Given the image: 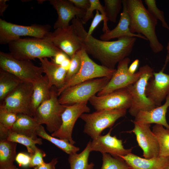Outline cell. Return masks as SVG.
<instances>
[{"mask_svg": "<svg viewBox=\"0 0 169 169\" xmlns=\"http://www.w3.org/2000/svg\"><path fill=\"white\" fill-rule=\"evenodd\" d=\"M144 2L147 6V10L157 20L161 22L162 26L169 30V27L166 22L164 12L160 10L157 7L155 0H145Z\"/></svg>", "mask_w": 169, "mask_h": 169, "instance_id": "obj_35", "label": "cell"}, {"mask_svg": "<svg viewBox=\"0 0 169 169\" xmlns=\"http://www.w3.org/2000/svg\"><path fill=\"white\" fill-rule=\"evenodd\" d=\"M152 131L158 141L159 156H169V130L162 125L155 124L153 126Z\"/></svg>", "mask_w": 169, "mask_h": 169, "instance_id": "obj_31", "label": "cell"}, {"mask_svg": "<svg viewBox=\"0 0 169 169\" xmlns=\"http://www.w3.org/2000/svg\"><path fill=\"white\" fill-rule=\"evenodd\" d=\"M70 59L71 64L66 74L65 83L77 74L79 70L81 64L79 50L77 51Z\"/></svg>", "mask_w": 169, "mask_h": 169, "instance_id": "obj_37", "label": "cell"}, {"mask_svg": "<svg viewBox=\"0 0 169 169\" xmlns=\"http://www.w3.org/2000/svg\"><path fill=\"white\" fill-rule=\"evenodd\" d=\"M111 78L102 77L89 80L69 87L58 98L62 105H69L88 101L107 84Z\"/></svg>", "mask_w": 169, "mask_h": 169, "instance_id": "obj_5", "label": "cell"}, {"mask_svg": "<svg viewBox=\"0 0 169 169\" xmlns=\"http://www.w3.org/2000/svg\"><path fill=\"white\" fill-rule=\"evenodd\" d=\"M0 169H19L17 167L14 165L13 166L5 168H0Z\"/></svg>", "mask_w": 169, "mask_h": 169, "instance_id": "obj_48", "label": "cell"}, {"mask_svg": "<svg viewBox=\"0 0 169 169\" xmlns=\"http://www.w3.org/2000/svg\"><path fill=\"white\" fill-rule=\"evenodd\" d=\"M126 3L131 32L142 34L149 41L150 46L154 53L161 51L163 47L158 40L155 30L157 20L145 8L142 0H126Z\"/></svg>", "mask_w": 169, "mask_h": 169, "instance_id": "obj_2", "label": "cell"}, {"mask_svg": "<svg viewBox=\"0 0 169 169\" xmlns=\"http://www.w3.org/2000/svg\"><path fill=\"white\" fill-rule=\"evenodd\" d=\"M76 7L85 12L90 6L89 0H69Z\"/></svg>", "mask_w": 169, "mask_h": 169, "instance_id": "obj_41", "label": "cell"}, {"mask_svg": "<svg viewBox=\"0 0 169 169\" xmlns=\"http://www.w3.org/2000/svg\"><path fill=\"white\" fill-rule=\"evenodd\" d=\"M139 60L136 59L134 60L128 67V71L130 74H133L136 72L139 64Z\"/></svg>", "mask_w": 169, "mask_h": 169, "instance_id": "obj_44", "label": "cell"}, {"mask_svg": "<svg viewBox=\"0 0 169 169\" xmlns=\"http://www.w3.org/2000/svg\"><path fill=\"white\" fill-rule=\"evenodd\" d=\"M43 73L47 77L49 86H55L57 90L62 88L65 81L67 71L60 65L52 61H49L47 58L39 59Z\"/></svg>", "mask_w": 169, "mask_h": 169, "instance_id": "obj_23", "label": "cell"}, {"mask_svg": "<svg viewBox=\"0 0 169 169\" xmlns=\"http://www.w3.org/2000/svg\"><path fill=\"white\" fill-rule=\"evenodd\" d=\"M54 57L52 61L57 64L60 65L64 59L69 57L65 53L62 51L57 54Z\"/></svg>", "mask_w": 169, "mask_h": 169, "instance_id": "obj_43", "label": "cell"}, {"mask_svg": "<svg viewBox=\"0 0 169 169\" xmlns=\"http://www.w3.org/2000/svg\"><path fill=\"white\" fill-rule=\"evenodd\" d=\"M167 169H169V167L168 168H167Z\"/></svg>", "mask_w": 169, "mask_h": 169, "instance_id": "obj_49", "label": "cell"}, {"mask_svg": "<svg viewBox=\"0 0 169 169\" xmlns=\"http://www.w3.org/2000/svg\"><path fill=\"white\" fill-rule=\"evenodd\" d=\"M33 84V90L31 106L33 117L38 107L50 98L51 88L49 86L48 78L45 75Z\"/></svg>", "mask_w": 169, "mask_h": 169, "instance_id": "obj_24", "label": "cell"}, {"mask_svg": "<svg viewBox=\"0 0 169 169\" xmlns=\"http://www.w3.org/2000/svg\"><path fill=\"white\" fill-rule=\"evenodd\" d=\"M52 43L71 59L82 47V42L72 24L49 32L43 38Z\"/></svg>", "mask_w": 169, "mask_h": 169, "instance_id": "obj_12", "label": "cell"}, {"mask_svg": "<svg viewBox=\"0 0 169 169\" xmlns=\"http://www.w3.org/2000/svg\"><path fill=\"white\" fill-rule=\"evenodd\" d=\"M130 61L127 57L118 63L117 68L109 81L96 95H104L116 90L126 88L139 79L142 73L140 68L134 74H131L128 72V65Z\"/></svg>", "mask_w": 169, "mask_h": 169, "instance_id": "obj_14", "label": "cell"}, {"mask_svg": "<svg viewBox=\"0 0 169 169\" xmlns=\"http://www.w3.org/2000/svg\"><path fill=\"white\" fill-rule=\"evenodd\" d=\"M146 94L156 107L161 105L169 94V74L164 73L162 69L154 72L148 82Z\"/></svg>", "mask_w": 169, "mask_h": 169, "instance_id": "obj_17", "label": "cell"}, {"mask_svg": "<svg viewBox=\"0 0 169 169\" xmlns=\"http://www.w3.org/2000/svg\"><path fill=\"white\" fill-rule=\"evenodd\" d=\"M166 48V50H167L168 54H167V55L166 56V59L165 60V64H164V65L163 68H162L163 69H165V67L166 66V65L167 64V63L169 61V40L168 43Z\"/></svg>", "mask_w": 169, "mask_h": 169, "instance_id": "obj_47", "label": "cell"}, {"mask_svg": "<svg viewBox=\"0 0 169 169\" xmlns=\"http://www.w3.org/2000/svg\"><path fill=\"white\" fill-rule=\"evenodd\" d=\"M81 64L79 71L66 82L63 87L57 90L59 96L65 89L91 79L102 78H111L116 69H111L103 65L97 64L89 56L84 48L79 50Z\"/></svg>", "mask_w": 169, "mask_h": 169, "instance_id": "obj_6", "label": "cell"}, {"mask_svg": "<svg viewBox=\"0 0 169 169\" xmlns=\"http://www.w3.org/2000/svg\"><path fill=\"white\" fill-rule=\"evenodd\" d=\"M119 157L125 160L130 169H167L169 167V156L147 159L131 153Z\"/></svg>", "mask_w": 169, "mask_h": 169, "instance_id": "obj_21", "label": "cell"}, {"mask_svg": "<svg viewBox=\"0 0 169 169\" xmlns=\"http://www.w3.org/2000/svg\"><path fill=\"white\" fill-rule=\"evenodd\" d=\"M165 99V102L163 105L150 110L140 111L135 117L133 122L141 124L155 123L169 130V124L166 119V113L169 107V94Z\"/></svg>", "mask_w": 169, "mask_h": 169, "instance_id": "obj_22", "label": "cell"}, {"mask_svg": "<svg viewBox=\"0 0 169 169\" xmlns=\"http://www.w3.org/2000/svg\"><path fill=\"white\" fill-rule=\"evenodd\" d=\"M0 68L12 74L23 82L33 83L43 76L41 66L35 65L31 60L17 59L9 53L1 51Z\"/></svg>", "mask_w": 169, "mask_h": 169, "instance_id": "obj_9", "label": "cell"}, {"mask_svg": "<svg viewBox=\"0 0 169 169\" xmlns=\"http://www.w3.org/2000/svg\"><path fill=\"white\" fill-rule=\"evenodd\" d=\"M125 109L103 110L91 113H83L80 118L85 122L84 132L93 140L100 135L102 131L110 128L119 118L124 116Z\"/></svg>", "mask_w": 169, "mask_h": 169, "instance_id": "obj_8", "label": "cell"}, {"mask_svg": "<svg viewBox=\"0 0 169 169\" xmlns=\"http://www.w3.org/2000/svg\"><path fill=\"white\" fill-rule=\"evenodd\" d=\"M31 160V156L24 152H20L16 156L15 161L20 166L29 167Z\"/></svg>", "mask_w": 169, "mask_h": 169, "instance_id": "obj_40", "label": "cell"}, {"mask_svg": "<svg viewBox=\"0 0 169 169\" xmlns=\"http://www.w3.org/2000/svg\"><path fill=\"white\" fill-rule=\"evenodd\" d=\"M90 5L85 12L84 16L81 19L83 24H85L90 19L93 17V12L98 10L100 13L106 17L104 6L101 4L99 0H89Z\"/></svg>", "mask_w": 169, "mask_h": 169, "instance_id": "obj_36", "label": "cell"}, {"mask_svg": "<svg viewBox=\"0 0 169 169\" xmlns=\"http://www.w3.org/2000/svg\"><path fill=\"white\" fill-rule=\"evenodd\" d=\"M29 167H34L42 164L44 162L43 158L46 156L45 152L37 147L34 152L31 155Z\"/></svg>", "mask_w": 169, "mask_h": 169, "instance_id": "obj_39", "label": "cell"}, {"mask_svg": "<svg viewBox=\"0 0 169 169\" xmlns=\"http://www.w3.org/2000/svg\"><path fill=\"white\" fill-rule=\"evenodd\" d=\"M104 2L107 18L111 22L116 23L118 14L121 8L122 0H105Z\"/></svg>", "mask_w": 169, "mask_h": 169, "instance_id": "obj_33", "label": "cell"}, {"mask_svg": "<svg viewBox=\"0 0 169 169\" xmlns=\"http://www.w3.org/2000/svg\"><path fill=\"white\" fill-rule=\"evenodd\" d=\"M40 125L33 117L26 114L19 113L17 114L16 120L11 130L36 140L38 138L36 130Z\"/></svg>", "mask_w": 169, "mask_h": 169, "instance_id": "obj_25", "label": "cell"}, {"mask_svg": "<svg viewBox=\"0 0 169 169\" xmlns=\"http://www.w3.org/2000/svg\"><path fill=\"white\" fill-rule=\"evenodd\" d=\"M87 101L67 105L62 115V124L59 129L52 133V136L68 141L74 145L75 142L72 138V133L75 124L84 113H89L90 108Z\"/></svg>", "mask_w": 169, "mask_h": 169, "instance_id": "obj_13", "label": "cell"}, {"mask_svg": "<svg viewBox=\"0 0 169 169\" xmlns=\"http://www.w3.org/2000/svg\"><path fill=\"white\" fill-rule=\"evenodd\" d=\"M23 81L12 74L0 69V102Z\"/></svg>", "mask_w": 169, "mask_h": 169, "instance_id": "obj_27", "label": "cell"}, {"mask_svg": "<svg viewBox=\"0 0 169 169\" xmlns=\"http://www.w3.org/2000/svg\"><path fill=\"white\" fill-rule=\"evenodd\" d=\"M140 68L142 70L140 77L133 84L126 87L131 98L129 112L134 117L140 111H149L156 107L146 94V86L149 79L153 76L154 72L147 64Z\"/></svg>", "mask_w": 169, "mask_h": 169, "instance_id": "obj_7", "label": "cell"}, {"mask_svg": "<svg viewBox=\"0 0 169 169\" xmlns=\"http://www.w3.org/2000/svg\"><path fill=\"white\" fill-rule=\"evenodd\" d=\"M17 114L10 111L0 105V124L7 128L11 129L16 120Z\"/></svg>", "mask_w": 169, "mask_h": 169, "instance_id": "obj_34", "label": "cell"}, {"mask_svg": "<svg viewBox=\"0 0 169 169\" xmlns=\"http://www.w3.org/2000/svg\"><path fill=\"white\" fill-rule=\"evenodd\" d=\"M123 5L122 12L120 13L119 23L116 26L111 30L101 34L100 37L101 40L109 41L111 39L122 37H138L147 40L141 34L132 33L130 30V20L128 13L126 0H122Z\"/></svg>", "mask_w": 169, "mask_h": 169, "instance_id": "obj_20", "label": "cell"}, {"mask_svg": "<svg viewBox=\"0 0 169 169\" xmlns=\"http://www.w3.org/2000/svg\"><path fill=\"white\" fill-rule=\"evenodd\" d=\"M133 122L134 128L129 132L136 135L138 144L143 150V156L147 159L159 156L158 141L150 129L151 124Z\"/></svg>", "mask_w": 169, "mask_h": 169, "instance_id": "obj_16", "label": "cell"}, {"mask_svg": "<svg viewBox=\"0 0 169 169\" xmlns=\"http://www.w3.org/2000/svg\"><path fill=\"white\" fill-rule=\"evenodd\" d=\"M49 1L58 15L57 19L53 26L55 29L68 27L70 21L75 16L81 19L85 13L84 10L75 6L69 0H49Z\"/></svg>", "mask_w": 169, "mask_h": 169, "instance_id": "obj_19", "label": "cell"}, {"mask_svg": "<svg viewBox=\"0 0 169 169\" xmlns=\"http://www.w3.org/2000/svg\"><path fill=\"white\" fill-rule=\"evenodd\" d=\"M48 24H32L23 26L11 23L0 19V44H8L22 36H28L43 38L50 32Z\"/></svg>", "mask_w": 169, "mask_h": 169, "instance_id": "obj_10", "label": "cell"}, {"mask_svg": "<svg viewBox=\"0 0 169 169\" xmlns=\"http://www.w3.org/2000/svg\"><path fill=\"white\" fill-rule=\"evenodd\" d=\"M8 0H0V15L3 16V12L7 9L8 5L6 2Z\"/></svg>", "mask_w": 169, "mask_h": 169, "instance_id": "obj_45", "label": "cell"}, {"mask_svg": "<svg viewBox=\"0 0 169 169\" xmlns=\"http://www.w3.org/2000/svg\"><path fill=\"white\" fill-rule=\"evenodd\" d=\"M17 143L6 139L0 140V168L13 165L17 156Z\"/></svg>", "mask_w": 169, "mask_h": 169, "instance_id": "obj_26", "label": "cell"}, {"mask_svg": "<svg viewBox=\"0 0 169 169\" xmlns=\"http://www.w3.org/2000/svg\"><path fill=\"white\" fill-rule=\"evenodd\" d=\"M102 21L104 22L102 29L104 33H105L110 30L107 25V22L108 20L107 18L103 15L100 13L98 10H96L95 15L87 32L88 34L89 35H92L94 30Z\"/></svg>", "mask_w": 169, "mask_h": 169, "instance_id": "obj_38", "label": "cell"}, {"mask_svg": "<svg viewBox=\"0 0 169 169\" xmlns=\"http://www.w3.org/2000/svg\"><path fill=\"white\" fill-rule=\"evenodd\" d=\"M72 23L88 54L110 69H115L117 63L130 55L136 40L134 37H122L114 41L99 40L88 34L78 17L74 18Z\"/></svg>", "mask_w": 169, "mask_h": 169, "instance_id": "obj_1", "label": "cell"}, {"mask_svg": "<svg viewBox=\"0 0 169 169\" xmlns=\"http://www.w3.org/2000/svg\"><path fill=\"white\" fill-rule=\"evenodd\" d=\"M5 139L8 141L18 143L25 146L27 148L30 155L34 152L37 147L36 144L41 145L42 139L38 138L34 140L32 138L20 134L8 129L6 135Z\"/></svg>", "mask_w": 169, "mask_h": 169, "instance_id": "obj_30", "label": "cell"}, {"mask_svg": "<svg viewBox=\"0 0 169 169\" xmlns=\"http://www.w3.org/2000/svg\"><path fill=\"white\" fill-rule=\"evenodd\" d=\"M102 164L100 169H130L125 160L119 156L102 153Z\"/></svg>", "mask_w": 169, "mask_h": 169, "instance_id": "obj_32", "label": "cell"}, {"mask_svg": "<svg viewBox=\"0 0 169 169\" xmlns=\"http://www.w3.org/2000/svg\"><path fill=\"white\" fill-rule=\"evenodd\" d=\"M111 131L93 140L91 143V151L108 153L113 156H125L131 153L132 148L125 149L121 140L118 139L115 136H111Z\"/></svg>", "mask_w": 169, "mask_h": 169, "instance_id": "obj_18", "label": "cell"}, {"mask_svg": "<svg viewBox=\"0 0 169 169\" xmlns=\"http://www.w3.org/2000/svg\"><path fill=\"white\" fill-rule=\"evenodd\" d=\"M9 53L19 60H31L36 58L54 57L62 51L44 38H20L8 44Z\"/></svg>", "mask_w": 169, "mask_h": 169, "instance_id": "obj_3", "label": "cell"}, {"mask_svg": "<svg viewBox=\"0 0 169 169\" xmlns=\"http://www.w3.org/2000/svg\"><path fill=\"white\" fill-rule=\"evenodd\" d=\"M58 162L57 158H54L49 162H45L42 165L33 167V169H56L55 165Z\"/></svg>", "mask_w": 169, "mask_h": 169, "instance_id": "obj_42", "label": "cell"}, {"mask_svg": "<svg viewBox=\"0 0 169 169\" xmlns=\"http://www.w3.org/2000/svg\"><path fill=\"white\" fill-rule=\"evenodd\" d=\"M70 64L71 59L69 57H68L63 61L60 65L67 71L70 67Z\"/></svg>", "mask_w": 169, "mask_h": 169, "instance_id": "obj_46", "label": "cell"}, {"mask_svg": "<svg viewBox=\"0 0 169 169\" xmlns=\"http://www.w3.org/2000/svg\"><path fill=\"white\" fill-rule=\"evenodd\" d=\"M33 90V83L23 82L6 97L0 105L17 114L33 117L31 106Z\"/></svg>", "mask_w": 169, "mask_h": 169, "instance_id": "obj_11", "label": "cell"}, {"mask_svg": "<svg viewBox=\"0 0 169 169\" xmlns=\"http://www.w3.org/2000/svg\"><path fill=\"white\" fill-rule=\"evenodd\" d=\"M58 96L56 88L52 86L50 98L38 107L33 117L40 125L45 124L48 131L52 133L61 125L62 115L67 105L61 104Z\"/></svg>", "mask_w": 169, "mask_h": 169, "instance_id": "obj_4", "label": "cell"}, {"mask_svg": "<svg viewBox=\"0 0 169 169\" xmlns=\"http://www.w3.org/2000/svg\"><path fill=\"white\" fill-rule=\"evenodd\" d=\"M36 133L37 136L49 141L69 155L76 153L80 150L79 147L75 146L66 140L57 138L49 135L46 132L42 125H40L37 130Z\"/></svg>", "mask_w": 169, "mask_h": 169, "instance_id": "obj_29", "label": "cell"}, {"mask_svg": "<svg viewBox=\"0 0 169 169\" xmlns=\"http://www.w3.org/2000/svg\"><path fill=\"white\" fill-rule=\"evenodd\" d=\"M91 143L90 141L85 149L80 153H76L69 155L68 161L70 169H93L94 164L88 163V158L91 150Z\"/></svg>", "mask_w": 169, "mask_h": 169, "instance_id": "obj_28", "label": "cell"}, {"mask_svg": "<svg viewBox=\"0 0 169 169\" xmlns=\"http://www.w3.org/2000/svg\"><path fill=\"white\" fill-rule=\"evenodd\" d=\"M89 101L96 110H127L131 105V98L129 91L126 88L101 96L94 95Z\"/></svg>", "mask_w": 169, "mask_h": 169, "instance_id": "obj_15", "label": "cell"}]
</instances>
